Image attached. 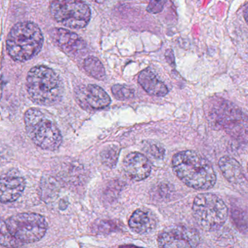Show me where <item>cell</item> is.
Wrapping results in <instances>:
<instances>
[{
  "mask_svg": "<svg viewBox=\"0 0 248 248\" xmlns=\"http://www.w3.org/2000/svg\"><path fill=\"white\" fill-rule=\"evenodd\" d=\"M172 165L175 174L185 184L198 190L214 187L217 176L210 162L196 151H180L173 156Z\"/></svg>",
  "mask_w": 248,
  "mask_h": 248,
  "instance_id": "obj_1",
  "label": "cell"
},
{
  "mask_svg": "<svg viewBox=\"0 0 248 248\" xmlns=\"http://www.w3.org/2000/svg\"><path fill=\"white\" fill-rule=\"evenodd\" d=\"M26 88L31 100L42 106L56 104L63 96V84L59 76L44 66L33 67L29 71Z\"/></svg>",
  "mask_w": 248,
  "mask_h": 248,
  "instance_id": "obj_2",
  "label": "cell"
},
{
  "mask_svg": "<svg viewBox=\"0 0 248 248\" xmlns=\"http://www.w3.org/2000/svg\"><path fill=\"white\" fill-rule=\"evenodd\" d=\"M43 41L42 31L36 23L20 22L13 26L7 36V52L15 61H27L41 50Z\"/></svg>",
  "mask_w": 248,
  "mask_h": 248,
  "instance_id": "obj_3",
  "label": "cell"
},
{
  "mask_svg": "<svg viewBox=\"0 0 248 248\" xmlns=\"http://www.w3.org/2000/svg\"><path fill=\"white\" fill-rule=\"evenodd\" d=\"M28 136L39 148L55 151L62 144V135L52 119L37 109H30L24 115Z\"/></svg>",
  "mask_w": 248,
  "mask_h": 248,
  "instance_id": "obj_4",
  "label": "cell"
},
{
  "mask_svg": "<svg viewBox=\"0 0 248 248\" xmlns=\"http://www.w3.org/2000/svg\"><path fill=\"white\" fill-rule=\"evenodd\" d=\"M208 116L214 128L224 130L240 141H248V116L235 105L220 100L209 109Z\"/></svg>",
  "mask_w": 248,
  "mask_h": 248,
  "instance_id": "obj_5",
  "label": "cell"
},
{
  "mask_svg": "<svg viewBox=\"0 0 248 248\" xmlns=\"http://www.w3.org/2000/svg\"><path fill=\"white\" fill-rule=\"evenodd\" d=\"M195 221L205 231H214L224 225L228 217V208L224 201L212 193L200 194L192 205Z\"/></svg>",
  "mask_w": 248,
  "mask_h": 248,
  "instance_id": "obj_6",
  "label": "cell"
},
{
  "mask_svg": "<svg viewBox=\"0 0 248 248\" xmlns=\"http://www.w3.org/2000/svg\"><path fill=\"white\" fill-rule=\"evenodd\" d=\"M6 224L12 235L23 244L39 241L47 230L45 217L32 213L16 214L10 217Z\"/></svg>",
  "mask_w": 248,
  "mask_h": 248,
  "instance_id": "obj_7",
  "label": "cell"
},
{
  "mask_svg": "<svg viewBox=\"0 0 248 248\" xmlns=\"http://www.w3.org/2000/svg\"><path fill=\"white\" fill-rule=\"evenodd\" d=\"M50 13L57 22L70 29H82L91 18V10L83 0H52Z\"/></svg>",
  "mask_w": 248,
  "mask_h": 248,
  "instance_id": "obj_8",
  "label": "cell"
},
{
  "mask_svg": "<svg viewBox=\"0 0 248 248\" xmlns=\"http://www.w3.org/2000/svg\"><path fill=\"white\" fill-rule=\"evenodd\" d=\"M201 242L195 229L185 226H173L163 230L157 237L160 248H195Z\"/></svg>",
  "mask_w": 248,
  "mask_h": 248,
  "instance_id": "obj_9",
  "label": "cell"
},
{
  "mask_svg": "<svg viewBox=\"0 0 248 248\" xmlns=\"http://www.w3.org/2000/svg\"><path fill=\"white\" fill-rule=\"evenodd\" d=\"M75 98L78 104L85 109H103L110 105V96L96 84L80 85L75 90Z\"/></svg>",
  "mask_w": 248,
  "mask_h": 248,
  "instance_id": "obj_10",
  "label": "cell"
},
{
  "mask_svg": "<svg viewBox=\"0 0 248 248\" xmlns=\"http://www.w3.org/2000/svg\"><path fill=\"white\" fill-rule=\"evenodd\" d=\"M26 182L17 170H12L0 178V202L9 203L17 200L24 191Z\"/></svg>",
  "mask_w": 248,
  "mask_h": 248,
  "instance_id": "obj_11",
  "label": "cell"
},
{
  "mask_svg": "<svg viewBox=\"0 0 248 248\" xmlns=\"http://www.w3.org/2000/svg\"><path fill=\"white\" fill-rule=\"evenodd\" d=\"M123 170L127 177L140 182L150 176L151 164L148 159L141 153L131 152L124 159Z\"/></svg>",
  "mask_w": 248,
  "mask_h": 248,
  "instance_id": "obj_12",
  "label": "cell"
},
{
  "mask_svg": "<svg viewBox=\"0 0 248 248\" xmlns=\"http://www.w3.org/2000/svg\"><path fill=\"white\" fill-rule=\"evenodd\" d=\"M51 37L54 42L68 54L78 53L86 48L84 39L74 32L61 28H55L51 31Z\"/></svg>",
  "mask_w": 248,
  "mask_h": 248,
  "instance_id": "obj_13",
  "label": "cell"
},
{
  "mask_svg": "<svg viewBox=\"0 0 248 248\" xmlns=\"http://www.w3.org/2000/svg\"><path fill=\"white\" fill-rule=\"evenodd\" d=\"M130 228L140 234L152 232L157 226V221L153 213L147 210L139 209L134 211L128 221Z\"/></svg>",
  "mask_w": 248,
  "mask_h": 248,
  "instance_id": "obj_14",
  "label": "cell"
},
{
  "mask_svg": "<svg viewBox=\"0 0 248 248\" xmlns=\"http://www.w3.org/2000/svg\"><path fill=\"white\" fill-rule=\"evenodd\" d=\"M138 83L150 96L163 97L169 93L166 84L159 80L154 71L150 68L144 69L138 77Z\"/></svg>",
  "mask_w": 248,
  "mask_h": 248,
  "instance_id": "obj_15",
  "label": "cell"
},
{
  "mask_svg": "<svg viewBox=\"0 0 248 248\" xmlns=\"http://www.w3.org/2000/svg\"><path fill=\"white\" fill-rule=\"evenodd\" d=\"M218 165L223 176L230 183H238L243 182L244 179L243 168L235 159L230 156H224L220 159Z\"/></svg>",
  "mask_w": 248,
  "mask_h": 248,
  "instance_id": "obj_16",
  "label": "cell"
},
{
  "mask_svg": "<svg viewBox=\"0 0 248 248\" xmlns=\"http://www.w3.org/2000/svg\"><path fill=\"white\" fill-rule=\"evenodd\" d=\"M84 68L86 72L97 79V80H103L106 77V70L101 61L94 56H90L84 60Z\"/></svg>",
  "mask_w": 248,
  "mask_h": 248,
  "instance_id": "obj_17",
  "label": "cell"
},
{
  "mask_svg": "<svg viewBox=\"0 0 248 248\" xmlns=\"http://www.w3.org/2000/svg\"><path fill=\"white\" fill-rule=\"evenodd\" d=\"M120 149L116 145L106 146L100 153L103 164L110 168H113L117 164Z\"/></svg>",
  "mask_w": 248,
  "mask_h": 248,
  "instance_id": "obj_18",
  "label": "cell"
},
{
  "mask_svg": "<svg viewBox=\"0 0 248 248\" xmlns=\"http://www.w3.org/2000/svg\"><path fill=\"white\" fill-rule=\"evenodd\" d=\"M0 246L4 247H20L23 243L16 240L7 228V224L0 218Z\"/></svg>",
  "mask_w": 248,
  "mask_h": 248,
  "instance_id": "obj_19",
  "label": "cell"
},
{
  "mask_svg": "<svg viewBox=\"0 0 248 248\" xmlns=\"http://www.w3.org/2000/svg\"><path fill=\"white\" fill-rule=\"evenodd\" d=\"M112 93L116 99L121 100H128L134 96V90L124 84H115L112 87Z\"/></svg>",
  "mask_w": 248,
  "mask_h": 248,
  "instance_id": "obj_20",
  "label": "cell"
},
{
  "mask_svg": "<svg viewBox=\"0 0 248 248\" xmlns=\"http://www.w3.org/2000/svg\"><path fill=\"white\" fill-rule=\"evenodd\" d=\"M232 212V211H231ZM232 217L234 224L237 226L239 229L242 231L248 230V219L247 216L244 212L239 209L233 210Z\"/></svg>",
  "mask_w": 248,
  "mask_h": 248,
  "instance_id": "obj_21",
  "label": "cell"
},
{
  "mask_svg": "<svg viewBox=\"0 0 248 248\" xmlns=\"http://www.w3.org/2000/svg\"><path fill=\"white\" fill-rule=\"evenodd\" d=\"M145 151L150 155L157 159L163 158L165 154L164 149L158 144H147Z\"/></svg>",
  "mask_w": 248,
  "mask_h": 248,
  "instance_id": "obj_22",
  "label": "cell"
},
{
  "mask_svg": "<svg viewBox=\"0 0 248 248\" xmlns=\"http://www.w3.org/2000/svg\"><path fill=\"white\" fill-rule=\"evenodd\" d=\"M166 0H150L147 10L152 14H157L164 8Z\"/></svg>",
  "mask_w": 248,
  "mask_h": 248,
  "instance_id": "obj_23",
  "label": "cell"
},
{
  "mask_svg": "<svg viewBox=\"0 0 248 248\" xmlns=\"http://www.w3.org/2000/svg\"><path fill=\"white\" fill-rule=\"evenodd\" d=\"M244 17L245 20H246V21L247 22L248 24V7L246 9V10H245Z\"/></svg>",
  "mask_w": 248,
  "mask_h": 248,
  "instance_id": "obj_24",
  "label": "cell"
},
{
  "mask_svg": "<svg viewBox=\"0 0 248 248\" xmlns=\"http://www.w3.org/2000/svg\"><path fill=\"white\" fill-rule=\"evenodd\" d=\"M93 1L98 3V4H101V3L104 2L105 0H93Z\"/></svg>",
  "mask_w": 248,
  "mask_h": 248,
  "instance_id": "obj_25",
  "label": "cell"
},
{
  "mask_svg": "<svg viewBox=\"0 0 248 248\" xmlns=\"http://www.w3.org/2000/svg\"></svg>",
  "mask_w": 248,
  "mask_h": 248,
  "instance_id": "obj_26",
  "label": "cell"
}]
</instances>
